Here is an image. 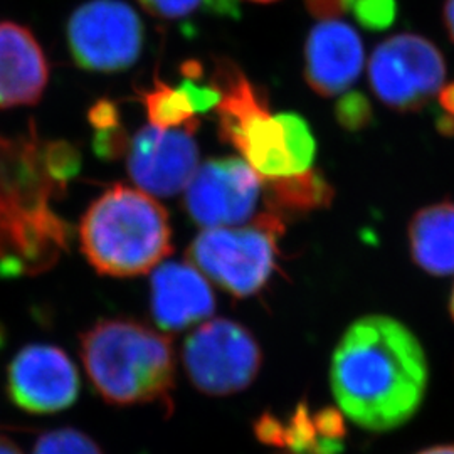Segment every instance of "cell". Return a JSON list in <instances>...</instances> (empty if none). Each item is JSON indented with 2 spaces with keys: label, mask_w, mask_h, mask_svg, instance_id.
<instances>
[{
  "label": "cell",
  "mask_w": 454,
  "mask_h": 454,
  "mask_svg": "<svg viewBox=\"0 0 454 454\" xmlns=\"http://www.w3.org/2000/svg\"><path fill=\"white\" fill-rule=\"evenodd\" d=\"M249 2H258V4H271V2H276V0H249Z\"/></svg>",
  "instance_id": "31"
},
{
  "label": "cell",
  "mask_w": 454,
  "mask_h": 454,
  "mask_svg": "<svg viewBox=\"0 0 454 454\" xmlns=\"http://www.w3.org/2000/svg\"><path fill=\"white\" fill-rule=\"evenodd\" d=\"M450 313H451L454 320V288L453 293H451V300H450Z\"/></svg>",
  "instance_id": "30"
},
{
  "label": "cell",
  "mask_w": 454,
  "mask_h": 454,
  "mask_svg": "<svg viewBox=\"0 0 454 454\" xmlns=\"http://www.w3.org/2000/svg\"><path fill=\"white\" fill-rule=\"evenodd\" d=\"M429 384L421 341L399 320L369 315L341 335L330 386L341 412L360 427L386 433L411 421Z\"/></svg>",
  "instance_id": "2"
},
{
  "label": "cell",
  "mask_w": 454,
  "mask_h": 454,
  "mask_svg": "<svg viewBox=\"0 0 454 454\" xmlns=\"http://www.w3.org/2000/svg\"><path fill=\"white\" fill-rule=\"evenodd\" d=\"M354 16L358 24L369 31H384L397 16L395 0H354Z\"/></svg>",
  "instance_id": "21"
},
{
  "label": "cell",
  "mask_w": 454,
  "mask_h": 454,
  "mask_svg": "<svg viewBox=\"0 0 454 454\" xmlns=\"http://www.w3.org/2000/svg\"><path fill=\"white\" fill-rule=\"evenodd\" d=\"M446 80V61L431 41L395 34L380 43L369 61V82L377 98L395 112H419Z\"/></svg>",
  "instance_id": "8"
},
{
  "label": "cell",
  "mask_w": 454,
  "mask_h": 454,
  "mask_svg": "<svg viewBox=\"0 0 454 454\" xmlns=\"http://www.w3.org/2000/svg\"><path fill=\"white\" fill-rule=\"evenodd\" d=\"M145 41L144 22L121 0H90L67 22L74 63L95 73H120L135 65Z\"/></svg>",
  "instance_id": "9"
},
{
  "label": "cell",
  "mask_w": 454,
  "mask_h": 454,
  "mask_svg": "<svg viewBox=\"0 0 454 454\" xmlns=\"http://www.w3.org/2000/svg\"><path fill=\"white\" fill-rule=\"evenodd\" d=\"M48 80V59L34 34L16 22H0V108L37 103Z\"/></svg>",
  "instance_id": "15"
},
{
  "label": "cell",
  "mask_w": 454,
  "mask_h": 454,
  "mask_svg": "<svg viewBox=\"0 0 454 454\" xmlns=\"http://www.w3.org/2000/svg\"><path fill=\"white\" fill-rule=\"evenodd\" d=\"M337 121L350 131L362 130L372 121V106L360 93H347L337 103Z\"/></svg>",
  "instance_id": "22"
},
{
  "label": "cell",
  "mask_w": 454,
  "mask_h": 454,
  "mask_svg": "<svg viewBox=\"0 0 454 454\" xmlns=\"http://www.w3.org/2000/svg\"><path fill=\"white\" fill-rule=\"evenodd\" d=\"M182 360L195 389L221 397L247 389L256 380L262 352L246 326L215 318L187 337Z\"/></svg>",
  "instance_id": "7"
},
{
  "label": "cell",
  "mask_w": 454,
  "mask_h": 454,
  "mask_svg": "<svg viewBox=\"0 0 454 454\" xmlns=\"http://www.w3.org/2000/svg\"><path fill=\"white\" fill-rule=\"evenodd\" d=\"M364 67V46L354 27L341 20H322L305 44V80L309 88L330 98L357 82Z\"/></svg>",
  "instance_id": "13"
},
{
  "label": "cell",
  "mask_w": 454,
  "mask_h": 454,
  "mask_svg": "<svg viewBox=\"0 0 454 454\" xmlns=\"http://www.w3.org/2000/svg\"><path fill=\"white\" fill-rule=\"evenodd\" d=\"M0 454H22V451L12 439L0 433Z\"/></svg>",
  "instance_id": "28"
},
{
  "label": "cell",
  "mask_w": 454,
  "mask_h": 454,
  "mask_svg": "<svg viewBox=\"0 0 454 454\" xmlns=\"http://www.w3.org/2000/svg\"><path fill=\"white\" fill-rule=\"evenodd\" d=\"M88 120L91 123V127L95 131L108 130V129H114L121 125V116H120V110L112 99H99L93 108L88 114Z\"/></svg>",
  "instance_id": "24"
},
{
  "label": "cell",
  "mask_w": 454,
  "mask_h": 454,
  "mask_svg": "<svg viewBox=\"0 0 454 454\" xmlns=\"http://www.w3.org/2000/svg\"><path fill=\"white\" fill-rule=\"evenodd\" d=\"M281 454H293V453H281Z\"/></svg>",
  "instance_id": "32"
},
{
  "label": "cell",
  "mask_w": 454,
  "mask_h": 454,
  "mask_svg": "<svg viewBox=\"0 0 454 454\" xmlns=\"http://www.w3.org/2000/svg\"><path fill=\"white\" fill-rule=\"evenodd\" d=\"M305 5L309 14L322 22L337 20L347 14L352 9L354 0H305Z\"/></svg>",
  "instance_id": "25"
},
{
  "label": "cell",
  "mask_w": 454,
  "mask_h": 454,
  "mask_svg": "<svg viewBox=\"0 0 454 454\" xmlns=\"http://www.w3.org/2000/svg\"><path fill=\"white\" fill-rule=\"evenodd\" d=\"M261 189L262 177L244 159H212L197 167L184 202L199 226H232L253 215Z\"/></svg>",
  "instance_id": "10"
},
{
  "label": "cell",
  "mask_w": 454,
  "mask_h": 454,
  "mask_svg": "<svg viewBox=\"0 0 454 454\" xmlns=\"http://www.w3.org/2000/svg\"><path fill=\"white\" fill-rule=\"evenodd\" d=\"M140 99L145 106L150 125L159 129H184L194 133L199 127L194 101L187 86L180 82L179 86H170L155 78L153 88L140 91Z\"/></svg>",
  "instance_id": "19"
},
{
  "label": "cell",
  "mask_w": 454,
  "mask_h": 454,
  "mask_svg": "<svg viewBox=\"0 0 454 454\" xmlns=\"http://www.w3.org/2000/svg\"><path fill=\"white\" fill-rule=\"evenodd\" d=\"M194 133L184 129L144 127L130 138L127 168L146 194L170 197L187 187L199 167Z\"/></svg>",
  "instance_id": "12"
},
{
  "label": "cell",
  "mask_w": 454,
  "mask_h": 454,
  "mask_svg": "<svg viewBox=\"0 0 454 454\" xmlns=\"http://www.w3.org/2000/svg\"><path fill=\"white\" fill-rule=\"evenodd\" d=\"M219 137L238 148L262 179L307 172L317 153L307 120L296 114H271L270 105L219 121Z\"/></svg>",
  "instance_id": "6"
},
{
  "label": "cell",
  "mask_w": 454,
  "mask_h": 454,
  "mask_svg": "<svg viewBox=\"0 0 454 454\" xmlns=\"http://www.w3.org/2000/svg\"><path fill=\"white\" fill-rule=\"evenodd\" d=\"M82 170L76 146L43 140L31 123L17 137L0 135V273L39 275L71 243V227L51 209Z\"/></svg>",
  "instance_id": "1"
},
{
  "label": "cell",
  "mask_w": 454,
  "mask_h": 454,
  "mask_svg": "<svg viewBox=\"0 0 454 454\" xmlns=\"http://www.w3.org/2000/svg\"><path fill=\"white\" fill-rule=\"evenodd\" d=\"M33 454H103L101 448L78 429L63 427L41 434Z\"/></svg>",
  "instance_id": "20"
},
{
  "label": "cell",
  "mask_w": 454,
  "mask_h": 454,
  "mask_svg": "<svg viewBox=\"0 0 454 454\" xmlns=\"http://www.w3.org/2000/svg\"><path fill=\"white\" fill-rule=\"evenodd\" d=\"M412 261L433 276L454 273V200L422 207L409 224Z\"/></svg>",
  "instance_id": "17"
},
{
  "label": "cell",
  "mask_w": 454,
  "mask_h": 454,
  "mask_svg": "<svg viewBox=\"0 0 454 454\" xmlns=\"http://www.w3.org/2000/svg\"><path fill=\"white\" fill-rule=\"evenodd\" d=\"M283 229V219L271 211L247 226L209 227L197 234L187 260L224 292L247 298L258 294L275 273Z\"/></svg>",
  "instance_id": "5"
},
{
  "label": "cell",
  "mask_w": 454,
  "mask_h": 454,
  "mask_svg": "<svg viewBox=\"0 0 454 454\" xmlns=\"http://www.w3.org/2000/svg\"><path fill=\"white\" fill-rule=\"evenodd\" d=\"M150 309L155 324L167 332H180L209 318L215 298L207 278L194 264L163 262L150 281Z\"/></svg>",
  "instance_id": "14"
},
{
  "label": "cell",
  "mask_w": 454,
  "mask_h": 454,
  "mask_svg": "<svg viewBox=\"0 0 454 454\" xmlns=\"http://www.w3.org/2000/svg\"><path fill=\"white\" fill-rule=\"evenodd\" d=\"M140 5L152 16L176 20L191 16L204 0H138Z\"/></svg>",
  "instance_id": "23"
},
{
  "label": "cell",
  "mask_w": 454,
  "mask_h": 454,
  "mask_svg": "<svg viewBox=\"0 0 454 454\" xmlns=\"http://www.w3.org/2000/svg\"><path fill=\"white\" fill-rule=\"evenodd\" d=\"M261 442L286 450L293 454H340L343 451L345 424L333 407L309 411L301 403L286 421L264 414L254 426Z\"/></svg>",
  "instance_id": "16"
},
{
  "label": "cell",
  "mask_w": 454,
  "mask_h": 454,
  "mask_svg": "<svg viewBox=\"0 0 454 454\" xmlns=\"http://www.w3.org/2000/svg\"><path fill=\"white\" fill-rule=\"evenodd\" d=\"M418 454H454V444H442V446H434L427 448Z\"/></svg>",
  "instance_id": "29"
},
{
  "label": "cell",
  "mask_w": 454,
  "mask_h": 454,
  "mask_svg": "<svg viewBox=\"0 0 454 454\" xmlns=\"http://www.w3.org/2000/svg\"><path fill=\"white\" fill-rule=\"evenodd\" d=\"M444 26L454 43V0H446L444 4Z\"/></svg>",
  "instance_id": "27"
},
{
  "label": "cell",
  "mask_w": 454,
  "mask_h": 454,
  "mask_svg": "<svg viewBox=\"0 0 454 454\" xmlns=\"http://www.w3.org/2000/svg\"><path fill=\"white\" fill-rule=\"evenodd\" d=\"M262 189L268 211L275 212L281 219L328 207L335 195L324 174L315 168L286 177L262 179Z\"/></svg>",
  "instance_id": "18"
},
{
  "label": "cell",
  "mask_w": 454,
  "mask_h": 454,
  "mask_svg": "<svg viewBox=\"0 0 454 454\" xmlns=\"http://www.w3.org/2000/svg\"><path fill=\"white\" fill-rule=\"evenodd\" d=\"M11 401L31 414H54L80 397V372L63 348L33 343L20 348L7 367Z\"/></svg>",
  "instance_id": "11"
},
{
  "label": "cell",
  "mask_w": 454,
  "mask_h": 454,
  "mask_svg": "<svg viewBox=\"0 0 454 454\" xmlns=\"http://www.w3.org/2000/svg\"><path fill=\"white\" fill-rule=\"evenodd\" d=\"M439 105L442 106L444 114L454 116V82L444 84L439 91Z\"/></svg>",
  "instance_id": "26"
},
{
  "label": "cell",
  "mask_w": 454,
  "mask_h": 454,
  "mask_svg": "<svg viewBox=\"0 0 454 454\" xmlns=\"http://www.w3.org/2000/svg\"><path fill=\"white\" fill-rule=\"evenodd\" d=\"M80 243L99 275H145L172 253L168 212L153 195L114 184L82 214Z\"/></svg>",
  "instance_id": "4"
},
{
  "label": "cell",
  "mask_w": 454,
  "mask_h": 454,
  "mask_svg": "<svg viewBox=\"0 0 454 454\" xmlns=\"http://www.w3.org/2000/svg\"><path fill=\"white\" fill-rule=\"evenodd\" d=\"M84 371L112 406L170 403L176 350L160 332L131 318H105L82 335Z\"/></svg>",
  "instance_id": "3"
}]
</instances>
